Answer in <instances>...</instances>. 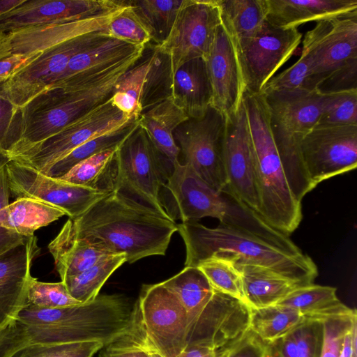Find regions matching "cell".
<instances>
[{
  "label": "cell",
  "mask_w": 357,
  "mask_h": 357,
  "mask_svg": "<svg viewBox=\"0 0 357 357\" xmlns=\"http://www.w3.org/2000/svg\"><path fill=\"white\" fill-rule=\"evenodd\" d=\"M301 38L298 29L279 27L266 20L256 35L236 52L245 91L261 93L275 72L294 54Z\"/></svg>",
  "instance_id": "obj_14"
},
{
  "label": "cell",
  "mask_w": 357,
  "mask_h": 357,
  "mask_svg": "<svg viewBox=\"0 0 357 357\" xmlns=\"http://www.w3.org/2000/svg\"><path fill=\"white\" fill-rule=\"evenodd\" d=\"M153 47L144 48L142 57L135 65L118 79L110 97L112 105L130 119H139L142 114L143 89L149 70Z\"/></svg>",
  "instance_id": "obj_35"
},
{
  "label": "cell",
  "mask_w": 357,
  "mask_h": 357,
  "mask_svg": "<svg viewBox=\"0 0 357 357\" xmlns=\"http://www.w3.org/2000/svg\"><path fill=\"white\" fill-rule=\"evenodd\" d=\"M79 236L134 263L150 256H164L177 223L148 212L114 192L71 219Z\"/></svg>",
  "instance_id": "obj_2"
},
{
  "label": "cell",
  "mask_w": 357,
  "mask_h": 357,
  "mask_svg": "<svg viewBox=\"0 0 357 357\" xmlns=\"http://www.w3.org/2000/svg\"><path fill=\"white\" fill-rule=\"evenodd\" d=\"M149 29L151 41L160 45L168 36L185 0L127 1Z\"/></svg>",
  "instance_id": "obj_40"
},
{
  "label": "cell",
  "mask_w": 357,
  "mask_h": 357,
  "mask_svg": "<svg viewBox=\"0 0 357 357\" xmlns=\"http://www.w3.org/2000/svg\"><path fill=\"white\" fill-rule=\"evenodd\" d=\"M196 266L214 289L246 303L241 274L231 258L213 255L199 261Z\"/></svg>",
  "instance_id": "obj_42"
},
{
  "label": "cell",
  "mask_w": 357,
  "mask_h": 357,
  "mask_svg": "<svg viewBox=\"0 0 357 357\" xmlns=\"http://www.w3.org/2000/svg\"><path fill=\"white\" fill-rule=\"evenodd\" d=\"M235 264L241 274L246 303L252 308L275 305L294 290L306 285L264 266Z\"/></svg>",
  "instance_id": "obj_28"
},
{
  "label": "cell",
  "mask_w": 357,
  "mask_h": 357,
  "mask_svg": "<svg viewBox=\"0 0 357 357\" xmlns=\"http://www.w3.org/2000/svg\"><path fill=\"white\" fill-rule=\"evenodd\" d=\"M275 305L292 308L307 319L321 320L352 310L339 300L335 287L313 283L297 288Z\"/></svg>",
  "instance_id": "obj_33"
},
{
  "label": "cell",
  "mask_w": 357,
  "mask_h": 357,
  "mask_svg": "<svg viewBox=\"0 0 357 357\" xmlns=\"http://www.w3.org/2000/svg\"><path fill=\"white\" fill-rule=\"evenodd\" d=\"M21 109L0 94V153L9 154L20 140Z\"/></svg>",
  "instance_id": "obj_49"
},
{
  "label": "cell",
  "mask_w": 357,
  "mask_h": 357,
  "mask_svg": "<svg viewBox=\"0 0 357 357\" xmlns=\"http://www.w3.org/2000/svg\"><path fill=\"white\" fill-rule=\"evenodd\" d=\"M224 357H267L266 343L250 329Z\"/></svg>",
  "instance_id": "obj_53"
},
{
  "label": "cell",
  "mask_w": 357,
  "mask_h": 357,
  "mask_svg": "<svg viewBox=\"0 0 357 357\" xmlns=\"http://www.w3.org/2000/svg\"><path fill=\"white\" fill-rule=\"evenodd\" d=\"M137 123L138 120L133 121L116 130L86 141L52 164L43 173L53 178L63 176L81 161L99 152L120 145Z\"/></svg>",
  "instance_id": "obj_41"
},
{
  "label": "cell",
  "mask_w": 357,
  "mask_h": 357,
  "mask_svg": "<svg viewBox=\"0 0 357 357\" xmlns=\"http://www.w3.org/2000/svg\"><path fill=\"white\" fill-rule=\"evenodd\" d=\"M317 24L319 34L313 76L315 89L334 70L357 58V11Z\"/></svg>",
  "instance_id": "obj_24"
},
{
  "label": "cell",
  "mask_w": 357,
  "mask_h": 357,
  "mask_svg": "<svg viewBox=\"0 0 357 357\" xmlns=\"http://www.w3.org/2000/svg\"><path fill=\"white\" fill-rule=\"evenodd\" d=\"M134 317V305L128 298L105 294L61 308L26 304L6 328L20 349L29 344L85 341H99L106 347L130 333Z\"/></svg>",
  "instance_id": "obj_1"
},
{
  "label": "cell",
  "mask_w": 357,
  "mask_h": 357,
  "mask_svg": "<svg viewBox=\"0 0 357 357\" xmlns=\"http://www.w3.org/2000/svg\"><path fill=\"white\" fill-rule=\"evenodd\" d=\"M105 347L99 341H85L56 344H29L10 357H93Z\"/></svg>",
  "instance_id": "obj_46"
},
{
  "label": "cell",
  "mask_w": 357,
  "mask_h": 357,
  "mask_svg": "<svg viewBox=\"0 0 357 357\" xmlns=\"http://www.w3.org/2000/svg\"><path fill=\"white\" fill-rule=\"evenodd\" d=\"M316 89L321 94L357 90V58L331 72L319 83Z\"/></svg>",
  "instance_id": "obj_50"
},
{
  "label": "cell",
  "mask_w": 357,
  "mask_h": 357,
  "mask_svg": "<svg viewBox=\"0 0 357 357\" xmlns=\"http://www.w3.org/2000/svg\"><path fill=\"white\" fill-rule=\"evenodd\" d=\"M119 146L99 152L81 161L58 178L98 192H113L118 174L116 151Z\"/></svg>",
  "instance_id": "obj_31"
},
{
  "label": "cell",
  "mask_w": 357,
  "mask_h": 357,
  "mask_svg": "<svg viewBox=\"0 0 357 357\" xmlns=\"http://www.w3.org/2000/svg\"><path fill=\"white\" fill-rule=\"evenodd\" d=\"M357 125V90L323 94L321 112L315 126Z\"/></svg>",
  "instance_id": "obj_44"
},
{
  "label": "cell",
  "mask_w": 357,
  "mask_h": 357,
  "mask_svg": "<svg viewBox=\"0 0 357 357\" xmlns=\"http://www.w3.org/2000/svg\"><path fill=\"white\" fill-rule=\"evenodd\" d=\"M221 24L236 52L260 30L266 20V0H216Z\"/></svg>",
  "instance_id": "obj_30"
},
{
  "label": "cell",
  "mask_w": 357,
  "mask_h": 357,
  "mask_svg": "<svg viewBox=\"0 0 357 357\" xmlns=\"http://www.w3.org/2000/svg\"><path fill=\"white\" fill-rule=\"evenodd\" d=\"M122 5L123 1L112 0H25L0 16V33L81 20L106 13Z\"/></svg>",
  "instance_id": "obj_18"
},
{
  "label": "cell",
  "mask_w": 357,
  "mask_h": 357,
  "mask_svg": "<svg viewBox=\"0 0 357 357\" xmlns=\"http://www.w3.org/2000/svg\"><path fill=\"white\" fill-rule=\"evenodd\" d=\"M317 36L314 29L306 32L302 53L298 60L291 66L275 77L265 85L261 93L296 89H316L313 82L315 67Z\"/></svg>",
  "instance_id": "obj_37"
},
{
  "label": "cell",
  "mask_w": 357,
  "mask_h": 357,
  "mask_svg": "<svg viewBox=\"0 0 357 357\" xmlns=\"http://www.w3.org/2000/svg\"><path fill=\"white\" fill-rule=\"evenodd\" d=\"M225 124L226 116L211 105L203 116L189 118L174 132L183 163L217 191L227 188L224 164Z\"/></svg>",
  "instance_id": "obj_9"
},
{
  "label": "cell",
  "mask_w": 357,
  "mask_h": 357,
  "mask_svg": "<svg viewBox=\"0 0 357 357\" xmlns=\"http://www.w3.org/2000/svg\"><path fill=\"white\" fill-rule=\"evenodd\" d=\"M225 116L224 164L227 188L259 215L255 153L243 99L238 109Z\"/></svg>",
  "instance_id": "obj_16"
},
{
  "label": "cell",
  "mask_w": 357,
  "mask_h": 357,
  "mask_svg": "<svg viewBox=\"0 0 357 357\" xmlns=\"http://www.w3.org/2000/svg\"><path fill=\"white\" fill-rule=\"evenodd\" d=\"M144 50L121 62L106 76L75 91L48 89L25 103L21 109L22 134L9 157L40 142L108 100L118 79L137 63Z\"/></svg>",
  "instance_id": "obj_5"
},
{
  "label": "cell",
  "mask_w": 357,
  "mask_h": 357,
  "mask_svg": "<svg viewBox=\"0 0 357 357\" xmlns=\"http://www.w3.org/2000/svg\"><path fill=\"white\" fill-rule=\"evenodd\" d=\"M185 247V266L197 264L213 255L228 256L235 263L272 269L304 284L318 275L312 259L302 250L294 252L245 231L220 225L207 227L197 221L177 224Z\"/></svg>",
  "instance_id": "obj_3"
},
{
  "label": "cell",
  "mask_w": 357,
  "mask_h": 357,
  "mask_svg": "<svg viewBox=\"0 0 357 357\" xmlns=\"http://www.w3.org/2000/svg\"><path fill=\"white\" fill-rule=\"evenodd\" d=\"M126 261L123 254L102 257L93 266L75 275L61 280L69 294L81 303L94 300L111 275Z\"/></svg>",
  "instance_id": "obj_38"
},
{
  "label": "cell",
  "mask_w": 357,
  "mask_h": 357,
  "mask_svg": "<svg viewBox=\"0 0 357 357\" xmlns=\"http://www.w3.org/2000/svg\"><path fill=\"white\" fill-rule=\"evenodd\" d=\"M324 337L321 319H307L283 336L266 343L267 357H320Z\"/></svg>",
  "instance_id": "obj_34"
},
{
  "label": "cell",
  "mask_w": 357,
  "mask_h": 357,
  "mask_svg": "<svg viewBox=\"0 0 357 357\" xmlns=\"http://www.w3.org/2000/svg\"><path fill=\"white\" fill-rule=\"evenodd\" d=\"M243 102L255 153L259 215L271 226L289 236L302 220V206L294 196L286 178L264 96L245 91Z\"/></svg>",
  "instance_id": "obj_4"
},
{
  "label": "cell",
  "mask_w": 357,
  "mask_h": 357,
  "mask_svg": "<svg viewBox=\"0 0 357 357\" xmlns=\"http://www.w3.org/2000/svg\"><path fill=\"white\" fill-rule=\"evenodd\" d=\"M116 159L118 174L114 192L148 212L173 221L162 206L160 192L174 165L138 123L119 146Z\"/></svg>",
  "instance_id": "obj_7"
},
{
  "label": "cell",
  "mask_w": 357,
  "mask_h": 357,
  "mask_svg": "<svg viewBox=\"0 0 357 357\" xmlns=\"http://www.w3.org/2000/svg\"><path fill=\"white\" fill-rule=\"evenodd\" d=\"M10 158L8 155L0 153V169L3 167L9 160Z\"/></svg>",
  "instance_id": "obj_58"
},
{
  "label": "cell",
  "mask_w": 357,
  "mask_h": 357,
  "mask_svg": "<svg viewBox=\"0 0 357 357\" xmlns=\"http://www.w3.org/2000/svg\"><path fill=\"white\" fill-rule=\"evenodd\" d=\"M146 47L135 46L108 38L74 56L60 77L49 89L59 87L75 91L87 87Z\"/></svg>",
  "instance_id": "obj_23"
},
{
  "label": "cell",
  "mask_w": 357,
  "mask_h": 357,
  "mask_svg": "<svg viewBox=\"0 0 357 357\" xmlns=\"http://www.w3.org/2000/svg\"><path fill=\"white\" fill-rule=\"evenodd\" d=\"M81 20L28 27L0 33V59L13 55H29L54 43L89 33L104 31L124 8Z\"/></svg>",
  "instance_id": "obj_19"
},
{
  "label": "cell",
  "mask_w": 357,
  "mask_h": 357,
  "mask_svg": "<svg viewBox=\"0 0 357 357\" xmlns=\"http://www.w3.org/2000/svg\"><path fill=\"white\" fill-rule=\"evenodd\" d=\"M5 168L10 195L15 199H36L64 211L70 219L80 216L108 195L48 176L13 159Z\"/></svg>",
  "instance_id": "obj_12"
},
{
  "label": "cell",
  "mask_w": 357,
  "mask_h": 357,
  "mask_svg": "<svg viewBox=\"0 0 357 357\" xmlns=\"http://www.w3.org/2000/svg\"><path fill=\"white\" fill-rule=\"evenodd\" d=\"M266 20L282 28L337 17L357 11V0H266Z\"/></svg>",
  "instance_id": "obj_25"
},
{
  "label": "cell",
  "mask_w": 357,
  "mask_h": 357,
  "mask_svg": "<svg viewBox=\"0 0 357 357\" xmlns=\"http://www.w3.org/2000/svg\"><path fill=\"white\" fill-rule=\"evenodd\" d=\"M38 52L29 55H13L0 59V82L7 79L16 70L34 58Z\"/></svg>",
  "instance_id": "obj_54"
},
{
  "label": "cell",
  "mask_w": 357,
  "mask_h": 357,
  "mask_svg": "<svg viewBox=\"0 0 357 357\" xmlns=\"http://www.w3.org/2000/svg\"><path fill=\"white\" fill-rule=\"evenodd\" d=\"M114 107L110 98L59 132L10 156V159L43 172L77 146L116 130L133 121Z\"/></svg>",
  "instance_id": "obj_11"
},
{
  "label": "cell",
  "mask_w": 357,
  "mask_h": 357,
  "mask_svg": "<svg viewBox=\"0 0 357 357\" xmlns=\"http://www.w3.org/2000/svg\"><path fill=\"white\" fill-rule=\"evenodd\" d=\"M204 59L212 89L211 106L225 116L235 112L245 88L235 47L222 24Z\"/></svg>",
  "instance_id": "obj_21"
},
{
  "label": "cell",
  "mask_w": 357,
  "mask_h": 357,
  "mask_svg": "<svg viewBox=\"0 0 357 357\" xmlns=\"http://www.w3.org/2000/svg\"><path fill=\"white\" fill-rule=\"evenodd\" d=\"M183 304L188 326L211 299L215 289L197 266H185L179 273L161 282Z\"/></svg>",
  "instance_id": "obj_36"
},
{
  "label": "cell",
  "mask_w": 357,
  "mask_h": 357,
  "mask_svg": "<svg viewBox=\"0 0 357 357\" xmlns=\"http://www.w3.org/2000/svg\"><path fill=\"white\" fill-rule=\"evenodd\" d=\"M172 98L189 118L206 113L211 105L212 89L203 58L188 61L176 70L172 77Z\"/></svg>",
  "instance_id": "obj_27"
},
{
  "label": "cell",
  "mask_w": 357,
  "mask_h": 357,
  "mask_svg": "<svg viewBox=\"0 0 357 357\" xmlns=\"http://www.w3.org/2000/svg\"><path fill=\"white\" fill-rule=\"evenodd\" d=\"M125 6L108 24L109 38L117 39L135 46L146 47L151 41V33L127 1Z\"/></svg>",
  "instance_id": "obj_45"
},
{
  "label": "cell",
  "mask_w": 357,
  "mask_h": 357,
  "mask_svg": "<svg viewBox=\"0 0 357 357\" xmlns=\"http://www.w3.org/2000/svg\"><path fill=\"white\" fill-rule=\"evenodd\" d=\"M234 346L224 349H215L207 346L189 345L178 357H224Z\"/></svg>",
  "instance_id": "obj_55"
},
{
  "label": "cell",
  "mask_w": 357,
  "mask_h": 357,
  "mask_svg": "<svg viewBox=\"0 0 357 357\" xmlns=\"http://www.w3.org/2000/svg\"><path fill=\"white\" fill-rule=\"evenodd\" d=\"M66 213L30 198H18L0 211V225L24 237L59 220Z\"/></svg>",
  "instance_id": "obj_32"
},
{
  "label": "cell",
  "mask_w": 357,
  "mask_h": 357,
  "mask_svg": "<svg viewBox=\"0 0 357 357\" xmlns=\"http://www.w3.org/2000/svg\"><path fill=\"white\" fill-rule=\"evenodd\" d=\"M188 119L171 96L143 112L138 124L154 146L174 165L179 160L180 149L175 142L174 132Z\"/></svg>",
  "instance_id": "obj_29"
},
{
  "label": "cell",
  "mask_w": 357,
  "mask_h": 357,
  "mask_svg": "<svg viewBox=\"0 0 357 357\" xmlns=\"http://www.w3.org/2000/svg\"><path fill=\"white\" fill-rule=\"evenodd\" d=\"M303 166L311 182L319 183L357 166V125L315 126L301 144Z\"/></svg>",
  "instance_id": "obj_15"
},
{
  "label": "cell",
  "mask_w": 357,
  "mask_h": 357,
  "mask_svg": "<svg viewBox=\"0 0 357 357\" xmlns=\"http://www.w3.org/2000/svg\"><path fill=\"white\" fill-rule=\"evenodd\" d=\"M130 333L158 357H178L188 346V321L177 296L162 282L144 284Z\"/></svg>",
  "instance_id": "obj_8"
},
{
  "label": "cell",
  "mask_w": 357,
  "mask_h": 357,
  "mask_svg": "<svg viewBox=\"0 0 357 357\" xmlns=\"http://www.w3.org/2000/svg\"><path fill=\"white\" fill-rule=\"evenodd\" d=\"M250 307L215 289L208 304L188 327V346L230 348L250 330Z\"/></svg>",
  "instance_id": "obj_17"
},
{
  "label": "cell",
  "mask_w": 357,
  "mask_h": 357,
  "mask_svg": "<svg viewBox=\"0 0 357 357\" xmlns=\"http://www.w3.org/2000/svg\"><path fill=\"white\" fill-rule=\"evenodd\" d=\"M108 38L106 30L99 31L43 48L29 62L0 82V94L22 107L48 89L60 77L74 56Z\"/></svg>",
  "instance_id": "obj_10"
},
{
  "label": "cell",
  "mask_w": 357,
  "mask_h": 357,
  "mask_svg": "<svg viewBox=\"0 0 357 357\" xmlns=\"http://www.w3.org/2000/svg\"><path fill=\"white\" fill-rule=\"evenodd\" d=\"M172 73L169 56L153 46L151 64L145 79L142 112L172 96Z\"/></svg>",
  "instance_id": "obj_43"
},
{
  "label": "cell",
  "mask_w": 357,
  "mask_h": 357,
  "mask_svg": "<svg viewBox=\"0 0 357 357\" xmlns=\"http://www.w3.org/2000/svg\"><path fill=\"white\" fill-rule=\"evenodd\" d=\"M307 318L296 310L280 305L250 307V329L264 342H271L289 333Z\"/></svg>",
  "instance_id": "obj_39"
},
{
  "label": "cell",
  "mask_w": 357,
  "mask_h": 357,
  "mask_svg": "<svg viewBox=\"0 0 357 357\" xmlns=\"http://www.w3.org/2000/svg\"><path fill=\"white\" fill-rule=\"evenodd\" d=\"M216 192L189 165L178 160L161 188L160 200L173 221H197L211 217Z\"/></svg>",
  "instance_id": "obj_20"
},
{
  "label": "cell",
  "mask_w": 357,
  "mask_h": 357,
  "mask_svg": "<svg viewBox=\"0 0 357 357\" xmlns=\"http://www.w3.org/2000/svg\"><path fill=\"white\" fill-rule=\"evenodd\" d=\"M25 0H0V16L23 3Z\"/></svg>",
  "instance_id": "obj_57"
},
{
  "label": "cell",
  "mask_w": 357,
  "mask_h": 357,
  "mask_svg": "<svg viewBox=\"0 0 357 357\" xmlns=\"http://www.w3.org/2000/svg\"><path fill=\"white\" fill-rule=\"evenodd\" d=\"M357 316L351 312L327 317L322 320L324 337L320 357H341L345 334Z\"/></svg>",
  "instance_id": "obj_48"
},
{
  "label": "cell",
  "mask_w": 357,
  "mask_h": 357,
  "mask_svg": "<svg viewBox=\"0 0 357 357\" xmlns=\"http://www.w3.org/2000/svg\"><path fill=\"white\" fill-rule=\"evenodd\" d=\"M5 165L0 169V211L9 204L10 195ZM25 238L0 225V255L22 243Z\"/></svg>",
  "instance_id": "obj_52"
},
{
  "label": "cell",
  "mask_w": 357,
  "mask_h": 357,
  "mask_svg": "<svg viewBox=\"0 0 357 357\" xmlns=\"http://www.w3.org/2000/svg\"><path fill=\"white\" fill-rule=\"evenodd\" d=\"M270 125L290 189L301 202L316 186L310 180L301 155V144L317 125L323 94L317 89L262 93Z\"/></svg>",
  "instance_id": "obj_6"
},
{
  "label": "cell",
  "mask_w": 357,
  "mask_h": 357,
  "mask_svg": "<svg viewBox=\"0 0 357 357\" xmlns=\"http://www.w3.org/2000/svg\"><path fill=\"white\" fill-rule=\"evenodd\" d=\"M220 24L216 0H185L167 38L155 45L169 56L172 77L186 61L206 56Z\"/></svg>",
  "instance_id": "obj_13"
},
{
  "label": "cell",
  "mask_w": 357,
  "mask_h": 357,
  "mask_svg": "<svg viewBox=\"0 0 357 357\" xmlns=\"http://www.w3.org/2000/svg\"><path fill=\"white\" fill-rule=\"evenodd\" d=\"M48 249L61 280L82 273L102 257L113 254L77 234L70 218L49 243Z\"/></svg>",
  "instance_id": "obj_26"
},
{
  "label": "cell",
  "mask_w": 357,
  "mask_h": 357,
  "mask_svg": "<svg viewBox=\"0 0 357 357\" xmlns=\"http://www.w3.org/2000/svg\"><path fill=\"white\" fill-rule=\"evenodd\" d=\"M103 357H155L154 355L130 333L105 347Z\"/></svg>",
  "instance_id": "obj_51"
},
{
  "label": "cell",
  "mask_w": 357,
  "mask_h": 357,
  "mask_svg": "<svg viewBox=\"0 0 357 357\" xmlns=\"http://www.w3.org/2000/svg\"><path fill=\"white\" fill-rule=\"evenodd\" d=\"M81 303L69 294L64 283L31 279L27 290V303L40 308H61Z\"/></svg>",
  "instance_id": "obj_47"
},
{
  "label": "cell",
  "mask_w": 357,
  "mask_h": 357,
  "mask_svg": "<svg viewBox=\"0 0 357 357\" xmlns=\"http://www.w3.org/2000/svg\"><path fill=\"white\" fill-rule=\"evenodd\" d=\"M40 251L33 235L0 255V328L27 303L31 268Z\"/></svg>",
  "instance_id": "obj_22"
},
{
  "label": "cell",
  "mask_w": 357,
  "mask_h": 357,
  "mask_svg": "<svg viewBox=\"0 0 357 357\" xmlns=\"http://www.w3.org/2000/svg\"><path fill=\"white\" fill-rule=\"evenodd\" d=\"M356 336L357 316L345 334L341 357H357Z\"/></svg>",
  "instance_id": "obj_56"
}]
</instances>
